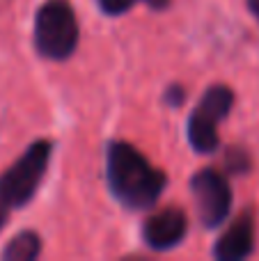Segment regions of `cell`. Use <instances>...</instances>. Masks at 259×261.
<instances>
[{"label":"cell","mask_w":259,"mask_h":261,"mask_svg":"<svg viewBox=\"0 0 259 261\" xmlns=\"http://www.w3.org/2000/svg\"><path fill=\"white\" fill-rule=\"evenodd\" d=\"M188 231L186 213L179 206H165L151 213L142 225V241L151 250H170L182 243Z\"/></svg>","instance_id":"8992f818"},{"label":"cell","mask_w":259,"mask_h":261,"mask_svg":"<svg viewBox=\"0 0 259 261\" xmlns=\"http://www.w3.org/2000/svg\"><path fill=\"white\" fill-rule=\"evenodd\" d=\"M191 190L195 197L197 216L204 227H218L225 222L232 208V190L227 186L220 172L211 170H200L191 181Z\"/></svg>","instance_id":"5b68a950"},{"label":"cell","mask_w":259,"mask_h":261,"mask_svg":"<svg viewBox=\"0 0 259 261\" xmlns=\"http://www.w3.org/2000/svg\"><path fill=\"white\" fill-rule=\"evenodd\" d=\"M108 184L126 208H149L165 188V174L156 170L133 144H108Z\"/></svg>","instance_id":"6da1fadb"},{"label":"cell","mask_w":259,"mask_h":261,"mask_svg":"<svg viewBox=\"0 0 259 261\" xmlns=\"http://www.w3.org/2000/svg\"><path fill=\"white\" fill-rule=\"evenodd\" d=\"M35 46L48 60H67L78 46V21L67 0H48L35 16Z\"/></svg>","instance_id":"7a4b0ae2"},{"label":"cell","mask_w":259,"mask_h":261,"mask_svg":"<svg viewBox=\"0 0 259 261\" xmlns=\"http://www.w3.org/2000/svg\"><path fill=\"white\" fill-rule=\"evenodd\" d=\"M255 250V220L250 211H243L227 227L214 248V257L220 261H241Z\"/></svg>","instance_id":"52a82bcc"},{"label":"cell","mask_w":259,"mask_h":261,"mask_svg":"<svg viewBox=\"0 0 259 261\" xmlns=\"http://www.w3.org/2000/svg\"><path fill=\"white\" fill-rule=\"evenodd\" d=\"M53 144L37 140L25 149L21 158L0 176V202L7 206H25L35 197L46 170H48Z\"/></svg>","instance_id":"3957f363"},{"label":"cell","mask_w":259,"mask_h":261,"mask_svg":"<svg viewBox=\"0 0 259 261\" xmlns=\"http://www.w3.org/2000/svg\"><path fill=\"white\" fill-rule=\"evenodd\" d=\"M96 3H99V7L103 9L106 14H110V16H119V14L128 12L138 0H96Z\"/></svg>","instance_id":"9c48e42d"},{"label":"cell","mask_w":259,"mask_h":261,"mask_svg":"<svg viewBox=\"0 0 259 261\" xmlns=\"http://www.w3.org/2000/svg\"><path fill=\"white\" fill-rule=\"evenodd\" d=\"M248 7H250V12L259 18V0H248Z\"/></svg>","instance_id":"7c38bea8"},{"label":"cell","mask_w":259,"mask_h":261,"mask_svg":"<svg viewBox=\"0 0 259 261\" xmlns=\"http://www.w3.org/2000/svg\"><path fill=\"white\" fill-rule=\"evenodd\" d=\"M7 204H3V202H0V229H3V227H5V222H7V216H9V213H7Z\"/></svg>","instance_id":"8fae6325"},{"label":"cell","mask_w":259,"mask_h":261,"mask_svg":"<svg viewBox=\"0 0 259 261\" xmlns=\"http://www.w3.org/2000/svg\"><path fill=\"white\" fill-rule=\"evenodd\" d=\"M41 254V239L35 231H21L3 250L5 261H32Z\"/></svg>","instance_id":"ba28073f"},{"label":"cell","mask_w":259,"mask_h":261,"mask_svg":"<svg viewBox=\"0 0 259 261\" xmlns=\"http://www.w3.org/2000/svg\"><path fill=\"white\" fill-rule=\"evenodd\" d=\"M182 94H184V92H182V87H172V90H168V94H165V99H168V101H172L174 106H179V103H182Z\"/></svg>","instance_id":"30bf717a"},{"label":"cell","mask_w":259,"mask_h":261,"mask_svg":"<svg viewBox=\"0 0 259 261\" xmlns=\"http://www.w3.org/2000/svg\"><path fill=\"white\" fill-rule=\"evenodd\" d=\"M234 106V92L227 85H211L188 119V142L197 153H214L218 149V124Z\"/></svg>","instance_id":"277c9868"}]
</instances>
